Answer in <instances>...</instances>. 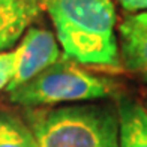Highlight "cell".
<instances>
[{
    "label": "cell",
    "mask_w": 147,
    "mask_h": 147,
    "mask_svg": "<svg viewBox=\"0 0 147 147\" xmlns=\"http://www.w3.org/2000/svg\"><path fill=\"white\" fill-rule=\"evenodd\" d=\"M65 57L80 65L120 68L113 0H45Z\"/></svg>",
    "instance_id": "6da1fadb"
},
{
    "label": "cell",
    "mask_w": 147,
    "mask_h": 147,
    "mask_svg": "<svg viewBox=\"0 0 147 147\" xmlns=\"http://www.w3.org/2000/svg\"><path fill=\"white\" fill-rule=\"evenodd\" d=\"M41 11L39 0H0V53L9 51Z\"/></svg>",
    "instance_id": "8992f818"
},
{
    "label": "cell",
    "mask_w": 147,
    "mask_h": 147,
    "mask_svg": "<svg viewBox=\"0 0 147 147\" xmlns=\"http://www.w3.org/2000/svg\"><path fill=\"white\" fill-rule=\"evenodd\" d=\"M119 5L128 12H147V0H117Z\"/></svg>",
    "instance_id": "30bf717a"
},
{
    "label": "cell",
    "mask_w": 147,
    "mask_h": 147,
    "mask_svg": "<svg viewBox=\"0 0 147 147\" xmlns=\"http://www.w3.org/2000/svg\"><path fill=\"white\" fill-rule=\"evenodd\" d=\"M114 84L104 77L80 68L77 62L59 59L23 86L9 90L11 102L39 108L68 102H90L113 95Z\"/></svg>",
    "instance_id": "3957f363"
},
{
    "label": "cell",
    "mask_w": 147,
    "mask_h": 147,
    "mask_svg": "<svg viewBox=\"0 0 147 147\" xmlns=\"http://www.w3.org/2000/svg\"><path fill=\"white\" fill-rule=\"evenodd\" d=\"M146 110H147V104H146Z\"/></svg>",
    "instance_id": "8fae6325"
},
{
    "label": "cell",
    "mask_w": 147,
    "mask_h": 147,
    "mask_svg": "<svg viewBox=\"0 0 147 147\" xmlns=\"http://www.w3.org/2000/svg\"><path fill=\"white\" fill-rule=\"evenodd\" d=\"M15 71L6 92L14 90L60 59V45L50 30L29 27L15 48Z\"/></svg>",
    "instance_id": "277c9868"
},
{
    "label": "cell",
    "mask_w": 147,
    "mask_h": 147,
    "mask_svg": "<svg viewBox=\"0 0 147 147\" xmlns=\"http://www.w3.org/2000/svg\"><path fill=\"white\" fill-rule=\"evenodd\" d=\"M119 147H147V110L138 101L122 96L117 102Z\"/></svg>",
    "instance_id": "52a82bcc"
},
{
    "label": "cell",
    "mask_w": 147,
    "mask_h": 147,
    "mask_svg": "<svg viewBox=\"0 0 147 147\" xmlns=\"http://www.w3.org/2000/svg\"><path fill=\"white\" fill-rule=\"evenodd\" d=\"M15 59L17 53L15 50H9L5 53H0V92L3 89L6 90L14 77L15 71Z\"/></svg>",
    "instance_id": "9c48e42d"
},
{
    "label": "cell",
    "mask_w": 147,
    "mask_h": 147,
    "mask_svg": "<svg viewBox=\"0 0 147 147\" xmlns=\"http://www.w3.org/2000/svg\"><path fill=\"white\" fill-rule=\"evenodd\" d=\"M26 120L39 147H119L117 110L110 105L29 108Z\"/></svg>",
    "instance_id": "7a4b0ae2"
},
{
    "label": "cell",
    "mask_w": 147,
    "mask_h": 147,
    "mask_svg": "<svg viewBox=\"0 0 147 147\" xmlns=\"http://www.w3.org/2000/svg\"><path fill=\"white\" fill-rule=\"evenodd\" d=\"M0 147H39L29 125L18 116L0 110Z\"/></svg>",
    "instance_id": "ba28073f"
},
{
    "label": "cell",
    "mask_w": 147,
    "mask_h": 147,
    "mask_svg": "<svg viewBox=\"0 0 147 147\" xmlns=\"http://www.w3.org/2000/svg\"><path fill=\"white\" fill-rule=\"evenodd\" d=\"M120 63L147 81V12L126 15L119 24Z\"/></svg>",
    "instance_id": "5b68a950"
}]
</instances>
